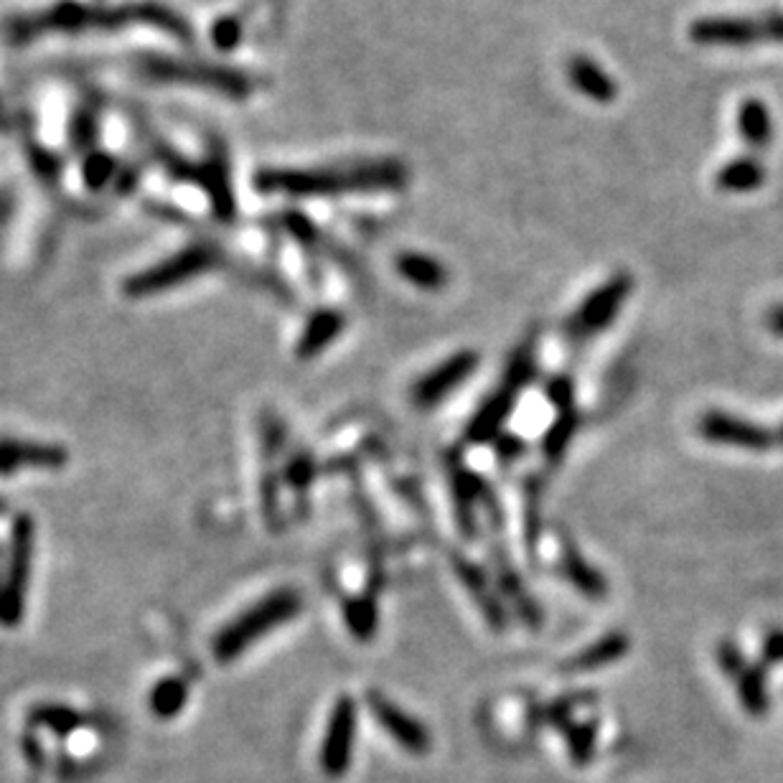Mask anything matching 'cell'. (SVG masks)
Segmentation results:
<instances>
[{"label":"cell","instance_id":"cell-35","mask_svg":"<svg viewBox=\"0 0 783 783\" xmlns=\"http://www.w3.org/2000/svg\"><path fill=\"white\" fill-rule=\"evenodd\" d=\"M718 662H720V667L728 671L730 677H738L740 675V669L745 667V662H743V654L738 652V646L736 644H720L718 646Z\"/></svg>","mask_w":783,"mask_h":783},{"label":"cell","instance_id":"cell-24","mask_svg":"<svg viewBox=\"0 0 783 783\" xmlns=\"http://www.w3.org/2000/svg\"><path fill=\"white\" fill-rule=\"evenodd\" d=\"M189 702V681L183 677H166L150 692V710L156 718L173 720Z\"/></svg>","mask_w":783,"mask_h":783},{"label":"cell","instance_id":"cell-14","mask_svg":"<svg viewBox=\"0 0 783 783\" xmlns=\"http://www.w3.org/2000/svg\"><path fill=\"white\" fill-rule=\"evenodd\" d=\"M700 433L705 441L732 445V448L743 451H769L779 443L776 433L765 431V427L751 423V420L732 417L728 412H707L700 420Z\"/></svg>","mask_w":783,"mask_h":783},{"label":"cell","instance_id":"cell-43","mask_svg":"<svg viewBox=\"0 0 783 783\" xmlns=\"http://www.w3.org/2000/svg\"><path fill=\"white\" fill-rule=\"evenodd\" d=\"M6 125V109H3V103H0V128Z\"/></svg>","mask_w":783,"mask_h":783},{"label":"cell","instance_id":"cell-15","mask_svg":"<svg viewBox=\"0 0 783 783\" xmlns=\"http://www.w3.org/2000/svg\"><path fill=\"white\" fill-rule=\"evenodd\" d=\"M367 702H369V710H372L379 726L384 728V732L394 740V743L402 745L410 753L431 751V745H433L431 732H427V728L417 718H412V715H408L405 710H402V707L390 702L384 695H379V692H369Z\"/></svg>","mask_w":783,"mask_h":783},{"label":"cell","instance_id":"cell-42","mask_svg":"<svg viewBox=\"0 0 783 783\" xmlns=\"http://www.w3.org/2000/svg\"><path fill=\"white\" fill-rule=\"evenodd\" d=\"M3 568H6V547H0V580H3Z\"/></svg>","mask_w":783,"mask_h":783},{"label":"cell","instance_id":"cell-8","mask_svg":"<svg viewBox=\"0 0 783 783\" xmlns=\"http://www.w3.org/2000/svg\"><path fill=\"white\" fill-rule=\"evenodd\" d=\"M535 374V357L532 351L525 349L511 359V364L504 374L501 384L496 387L491 398H488L466 427L468 443H488L494 437H499L501 427L507 425L514 405L519 402V394L529 384V379Z\"/></svg>","mask_w":783,"mask_h":783},{"label":"cell","instance_id":"cell-3","mask_svg":"<svg viewBox=\"0 0 783 783\" xmlns=\"http://www.w3.org/2000/svg\"><path fill=\"white\" fill-rule=\"evenodd\" d=\"M303 611V595L293 588H281L271 595H265L263 601L252 605L237 618L226 623L214 638V656L222 664L237 662L240 656L247 652L250 646H255L260 638L277 631L285 623H290Z\"/></svg>","mask_w":783,"mask_h":783},{"label":"cell","instance_id":"cell-5","mask_svg":"<svg viewBox=\"0 0 783 783\" xmlns=\"http://www.w3.org/2000/svg\"><path fill=\"white\" fill-rule=\"evenodd\" d=\"M33 558H36V521L21 514L13 521L6 547V568L0 580V626L15 628L27 616Z\"/></svg>","mask_w":783,"mask_h":783},{"label":"cell","instance_id":"cell-7","mask_svg":"<svg viewBox=\"0 0 783 783\" xmlns=\"http://www.w3.org/2000/svg\"><path fill=\"white\" fill-rule=\"evenodd\" d=\"M689 39L702 46L748 49L765 41H783V13L707 15L689 27Z\"/></svg>","mask_w":783,"mask_h":783},{"label":"cell","instance_id":"cell-20","mask_svg":"<svg viewBox=\"0 0 783 783\" xmlns=\"http://www.w3.org/2000/svg\"><path fill=\"white\" fill-rule=\"evenodd\" d=\"M765 183V166L753 156H738L715 173V187L726 193H751Z\"/></svg>","mask_w":783,"mask_h":783},{"label":"cell","instance_id":"cell-29","mask_svg":"<svg viewBox=\"0 0 783 783\" xmlns=\"http://www.w3.org/2000/svg\"><path fill=\"white\" fill-rule=\"evenodd\" d=\"M31 720L36 722V726L54 730L56 736H70V732L84 726L82 715L66 705H41L31 712Z\"/></svg>","mask_w":783,"mask_h":783},{"label":"cell","instance_id":"cell-40","mask_svg":"<svg viewBox=\"0 0 783 783\" xmlns=\"http://www.w3.org/2000/svg\"><path fill=\"white\" fill-rule=\"evenodd\" d=\"M765 324L776 336H783V306H773L769 310V318H765Z\"/></svg>","mask_w":783,"mask_h":783},{"label":"cell","instance_id":"cell-10","mask_svg":"<svg viewBox=\"0 0 783 783\" xmlns=\"http://www.w3.org/2000/svg\"><path fill=\"white\" fill-rule=\"evenodd\" d=\"M353 738H357V702L351 697H341L328 718L321 745V769L331 779H339L349 771Z\"/></svg>","mask_w":783,"mask_h":783},{"label":"cell","instance_id":"cell-32","mask_svg":"<svg viewBox=\"0 0 783 783\" xmlns=\"http://www.w3.org/2000/svg\"><path fill=\"white\" fill-rule=\"evenodd\" d=\"M285 230H288L293 237H296L303 247H316L318 240H321V234H318V226L310 222L308 216L303 214H285Z\"/></svg>","mask_w":783,"mask_h":783},{"label":"cell","instance_id":"cell-17","mask_svg":"<svg viewBox=\"0 0 783 783\" xmlns=\"http://www.w3.org/2000/svg\"><path fill=\"white\" fill-rule=\"evenodd\" d=\"M343 326H347V318H343L341 310H334V308L318 310V314L306 324V328H303L298 349H296L298 357L300 359L318 357L326 347H331V343L339 339Z\"/></svg>","mask_w":783,"mask_h":783},{"label":"cell","instance_id":"cell-25","mask_svg":"<svg viewBox=\"0 0 783 783\" xmlns=\"http://www.w3.org/2000/svg\"><path fill=\"white\" fill-rule=\"evenodd\" d=\"M738 681V695L740 702L751 715H765L769 710V689H765V667L758 664V667H745L740 669V675L736 677Z\"/></svg>","mask_w":783,"mask_h":783},{"label":"cell","instance_id":"cell-12","mask_svg":"<svg viewBox=\"0 0 783 783\" xmlns=\"http://www.w3.org/2000/svg\"><path fill=\"white\" fill-rule=\"evenodd\" d=\"M70 463V453L59 443L0 437V476L8 478L19 470H59Z\"/></svg>","mask_w":783,"mask_h":783},{"label":"cell","instance_id":"cell-34","mask_svg":"<svg viewBox=\"0 0 783 783\" xmlns=\"http://www.w3.org/2000/svg\"><path fill=\"white\" fill-rule=\"evenodd\" d=\"M547 398L558 410H572V398H575V387H572V379L558 377L547 384Z\"/></svg>","mask_w":783,"mask_h":783},{"label":"cell","instance_id":"cell-38","mask_svg":"<svg viewBox=\"0 0 783 783\" xmlns=\"http://www.w3.org/2000/svg\"><path fill=\"white\" fill-rule=\"evenodd\" d=\"M572 710H575V697H565V700H558L550 710H547V722L550 726H565L570 720Z\"/></svg>","mask_w":783,"mask_h":783},{"label":"cell","instance_id":"cell-11","mask_svg":"<svg viewBox=\"0 0 783 783\" xmlns=\"http://www.w3.org/2000/svg\"><path fill=\"white\" fill-rule=\"evenodd\" d=\"M476 367H478L476 351L453 353V357L445 359L441 367H435L433 372H427L423 379H417V384L412 387V402L423 410L441 405L453 390H458V387L476 372Z\"/></svg>","mask_w":783,"mask_h":783},{"label":"cell","instance_id":"cell-41","mask_svg":"<svg viewBox=\"0 0 783 783\" xmlns=\"http://www.w3.org/2000/svg\"><path fill=\"white\" fill-rule=\"evenodd\" d=\"M8 214H11V201H8L6 193L0 191V222H3Z\"/></svg>","mask_w":783,"mask_h":783},{"label":"cell","instance_id":"cell-2","mask_svg":"<svg viewBox=\"0 0 783 783\" xmlns=\"http://www.w3.org/2000/svg\"><path fill=\"white\" fill-rule=\"evenodd\" d=\"M408 181L410 168L398 158H357L318 168H263L255 176V189L265 197L281 193L293 199H331L400 191Z\"/></svg>","mask_w":783,"mask_h":783},{"label":"cell","instance_id":"cell-23","mask_svg":"<svg viewBox=\"0 0 783 783\" xmlns=\"http://www.w3.org/2000/svg\"><path fill=\"white\" fill-rule=\"evenodd\" d=\"M456 568L461 572L463 585L468 588L470 595H474L476 601H478V605H482V611H484V616L488 618V623H491L494 628H504V623H507V618H504L501 605L494 597L491 588H488V580H486L484 572L478 570V568H474V565H468L466 560H456Z\"/></svg>","mask_w":783,"mask_h":783},{"label":"cell","instance_id":"cell-6","mask_svg":"<svg viewBox=\"0 0 783 783\" xmlns=\"http://www.w3.org/2000/svg\"><path fill=\"white\" fill-rule=\"evenodd\" d=\"M222 263V250L214 242H193L181 247L176 255L163 257L161 263L128 277L123 285L128 298H154L166 290L187 285L197 277L212 273Z\"/></svg>","mask_w":783,"mask_h":783},{"label":"cell","instance_id":"cell-36","mask_svg":"<svg viewBox=\"0 0 783 783\" xmlns=\"http://www.w3.org/2000/svg\"><path fill=\"white\" fill-rule=\"evenodd\" d=\"M288 484L293 486H308L310 482H314V463H310V458L306 456H298V458H293V463L288 466Z\"/></svg>","mask_w":783,"mask_h":783},{"label":"cell","instance_id":"cell-30","mask_svg":"<svg viewBox=\"0 0 783 783\" xmlns=\"http://www.w3.org/2000/svg\"><path fill=\"white\" fill-rule=\"evenodd\" d=\"M568 748L575 765H585L595 753V722H580L568 730Z\"/></svg>","mask_w":783,"mask_h":783},{"label":"cell","instance_id":"cell-22","mask_svg":"<svg viewBox=\"0 0 783 783\" xmlns=\"http://www.w3.org/2000/svg\"><path fill=\"white\" fill-rule=\"evenodd\" d=\"M628 636L626 634H609V636H603L601 642H595L591 644L588 648H583L575 659L570 662V669H578V671H595V669H603V667H609V664H616L621 662L623 656L628 654Z\"/></svg>","mask_w":783,"mask_h":783},{"label":"cell","instance_id":"cell-4","mask_svg":"<svg viewBox=\"0 0 783 783\" xmlns=\"http://www.w3.org/2000/svg\"><path fill=\"white\" fill-rule=\"evenodd\" d=\"M146 80L161 84H191L216 92L226 99H247L255 92V80L240 70H230L222 64L197 62V59L179 56H146L138 70Z\"/></svg>","mask_w":783,"mask_h":783},{"label":"cell","instance_id":"cell-18","mask_svg":"<svg viewBox=\"0 0 783 783\" xmlns=\"http://www.w3.org/2000/svg\"><path fill=\"white\" fill-rule=\"evenodd\" d=\"M738 133L748 148L763 150L773 140V117L769 105L758 97H748L738 107Z\"/></svg>","mask_w":783,"mask_h":783},{"label":"cell","instance_id":"cell-21","mask_svg":"<svg viewBox=\"0 0 783 783\" xmlns=\"http://www.w3.org/2000/svg\"><path fill=\"white\" fill-rule=\"evenodd\" d=\"M560 568H562V575H565L585 597H591V601H603V597L609 595V583H605V578L593 565H588L583 554L572 550V547H565V552H562Z\"/></svg>","mask_w":783,"mask_h":783},{"label":"cell","instance_id":"cell-16","mask_svg":"<svg viewBox=\"0 0 783 783\" xmlns=\"http://www.w3.org/2000/svg\"><path fill=\"white\" fill-rule=\"evenodd\" d=\"M568 80L580 95L593 99V103L609 105L618 97L616 82L611 80V74L603 70L601 64L593 62L591 56L575 54L568 62Z\"/></svg>","mask_w":783,"mask_h":783},{"label":"cell","instance_id":"cell-39","mask_svg":"<svg viewBox=\"0 0 783 783\" xmlns=\"http://www.w3.org/2000/svg\"><path fill=\"white\" fill-rule=\"evenodd\" d=\"M496 448H499L504 461H511V458H519V453L525 451V445H521V441H517V437H496Z\"/></svg>","mask_w":783,"mask_h":783},{"label":"cell","instance_id":"cell-31","mask_svg":"<svg viewBox=\"0 0 783 783\" xmlns=\"http://www.w3.org/2000/svg\"><path fill=\"white\" fill-rule=\"evenodd\" d=\"M242 33H244V23L240 15H222L212 29V41L216 49L230 52V49H234L242 41Z\"/></svg>","mask_w":783,"mask_h":783},{"label":"cell","instance_id":"cell-44","mask_svg":"<svg viewBox=\"0 0 783 783\" xmlns=\"http://www.w3.org/2000/svg\"><path fill=\"white\" fill-rule=\"evenodd\" d=\"M776 437H779V445H783V425L779 427V433H776Z\"/></svg>","mask_w":783,"mask_h":783},{"label":"cell","instance_id":"cell-37","mask_svg":"<svg viewBox=\"0 0 783 783\" xmlns=\"http://www.w3.org/2000/svg\"><path fill=\"white\" fill-rule=\"evenodd\" d=\"M783 662V631H771L763 644V667Z\"/></svg>","mask_w":783,"mask_h":783},{"label":"cell","instance_id":"cell-1","mask_svg":"<svg viewBox=\"0 0 783 783\" xmlns=\"http://www.w3.org/2000/svg\"><path fill=\"white\" fill-rule=\"evenodd\" d=\"M130 27H154L181 41L193 39V31L181 13L150 0L120 6H87L77 0H62L44 11L15 15L8 21L6 39L13 44H29L44 36H59V33L77 36V33H113Z\"/></svg>","mask_w":783,"mask_h":783},{"label":"cell","instance_id":"cell-13","mask_svg":"<svg viewBox=\"0 0 783 783\" xmlns=\"http://www.w3.org/2000/svg\"><path fill=\"white\" fill-rule=\"evenodd\" d=\"M187 181L199 183L207 191L219 222H234V216H237V199H234L230 161H226L222 146H214L201 166H191Z\"/></svg>","mask_w":783,"mask_h":783},{"label":"cell","instance_id":"cell-33","mask_svg":"<svg viewBox=\"0 0 783 783\" xmlns=\"http://www.w3.org/2000/svg\"><path fill=\"white\" fill-rule=\"evenodd\" d=\"M113 168L115 163L109 161L105 156H92L87 166H84V181H87V187L92 189H103L105 183L113 179Z\"/></svg>","mask_w":783,"mask_h":783},{"label":"cell","instance_id":"cell-19","mask_svg":"<svg viewBox=\"0 0 783 783\" xmlns=\"http://www.w3.org/2000/svg\"><path fill=\"white\" fill-rule=\"evenodd\" d=\"M398 273L408 283L423 290H443L451 281L448 267L441 260L431 255H420V252H402L398 257Z\"/></svg>","mask_w":783,"mask_h":783},{"label":"cell","instance_id":"cell-28","mask_svg":"<svg viewBox=\"0 0 783 783\" xmlns=\"http://www.w3.org/2000/svg\"><path fill=\"white\" fill-rule=\"evenodd\" d=\"M578 431V412L575 410H560L558 420H554L550 431L544 435V456L547 461L558 463L562 456H565L568 445L572 443V435Z\"/></svg>","mask_w":783,"mask_h":783},{"label":"cell","instance_id":"cell-9","mask_svg":"<svg viewBox=\"0 0 783 783\" xmlns=\"http://www.w3.org/2000/svg\"><path fill=\"white\" fill-rule=\"evenodd\" d=\"M631 288H634L631 275L626 273L613 275L611 281H605L601 288H595L591 296L580 303V308L570 318L568 331L572 336H580V339H588V336H595L597 331H603V328L618 316V310L623 308V303H626Z\"/></svg>","mask_w":783,"mask_h":783},{"label":"cell","instance_id":"cell-27","mask_svg":"<svg viewBox=\"0 0 783 783\" xmlns=\"http://www.w3.org/2000/svg\"><path fill=\"white\" fill-rule=\"evenodd\" d=\"M377 603L374 597H351V601L343 605V618H347L349 631L361 642H369L377 634V623H379Z\"/></svg>","mask_w":783,"mask_h":783},{"label":"cell","instance_id":"cell-26","mask_svg":"<svg viewBox=\"0 0 783 783\" xmlns=\"http://www.w3.org/2000/svg\"><path fill=\"white\" fill-rule=\"evenodd\" d=\"M496 575H499L501 591L507 593V597L514 603V609H517L519 616L525 618L529 626H540V609H537L532 597H529V593L525 591V585H521L519 575L507 565V560H504V558H499V568H496Z\"/></svg>","mask_w":783,"mask_h":783}]
</instances>
